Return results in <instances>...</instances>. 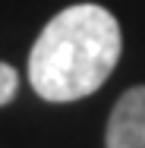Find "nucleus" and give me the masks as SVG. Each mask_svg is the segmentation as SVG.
Listing matches in <instances>:
<instances>
[{
	"mask_svg": "<svg viewBox=\"0 0 145 148\" xmlns=\"http://www.w3.org/2000/svg\"><path fill=\"white\" fill-rule=\"evenodd\" d=\"M16 91H19V73H16L10 63L0 60V107L10 104V101L16 98Z\"/></svg>",
	"mask_w": 145,
	"mask_h": 148,
	"instance_id": "7ed1b4c3",
	"label": "nucleus"
},
{
	"mask_svg": "<svg viewBox=\"0 0 145 148\" xmlns=\"http://www.w3.org/2000/svg\"><path fill=\"white\" fill-rule=\"evenodd\" d=\"M107 148H145V85L123 91L120 101L111 110L107 132H104Z\"/></svg>",
	"mask_w": 145,
	"mask_h": 148,
	"instance_id": "f03ea898",
	"label": "nucleus"
},
{
	"mask_svg": "<svg viewBox=\"0 0 145 148\" xmlns=\"http://www.w3.org/2000/svg\"><path fill=\"white\" fill-rule=\"evenodd\" d=\"M123 51L120 22L98 3H73L44 25L29 54V82L38 98L69 104L98 91Z\"/></svg>",
	"mask_w": 145,
	"mask_h": 148,
	"instance_id": "f257e3e1",
	"label": "nucleus"
}]
</instances>
